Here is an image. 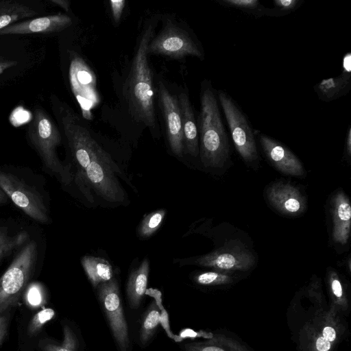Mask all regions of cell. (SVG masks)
Segmentation results:
<instances>
[{
	"mask_svg": "<svg viewBox=\"0 0 351 351\" xmlns=\"http://www.w3.org/2000/svg\"><path fill=\"white\" fill-rule=\"evenodd\" d=\"M165 214V210L160 209L146 215L138 228L139 236L148 237L153 234L161 226Z\"/></svg>",
	"mask_w": 351,
	"mask_h": 351,
	"instance_id": "25",
	"label": "cell"
},
{
	"mask_svg": "<svg viewBox=\"0 0 351 351\" xmlns=\"http://www.w3.org/2000/svg\"><path fill=\"white\" fill-rule=\"evenodd\" d=\"M28 237V234L25 231L9 236L5 229L0 228V261L23 244Z\"/></svg>",
	"mask_w": 351,
	"mask_h": 351,
	"instance_id": "24",
	"label": "cell"
},
{
	"mask_svg": "<svg viewBox=\"0 0 351 351\" xmlns=\"http://www.w3.org/2000/svg\"><path fill=\"white\" fill-rule=\"evenodd\" d=\"M270 204L280 213L297 215L306 208V200L300 191L286 182H276L267 190Z\"/></svg>",
	"mask_w": 351,
	"mask_h": 351,
	"instance_id": "13",
	"label": "cell"
},
{
	"mask_svg": "<svg viewBox=\"0 0 351 351\" xmlns=\"http://www.w3.org/2000/svg\"><path fill=\"white\" fill-rule=\"evenodd\" d=\"M0 188L27 215L42 223L48 221L47 208L36 189L17 176L1 170Z\"/></svg>",
	"mask_w": 351,
	"mask_h": 351,
	"instance_id": "8",
	"label": "cell"
},
{
	"mask_svg": "<svg viewBox=\"0 0 351 351\" xmlns=\"http://www.w3.org/2000/svg\"><path fill=\"white\" fill-rule=\"evenodd\" d=\"M304 0H274L273 8H266L265 16L282 17L298 10Z\"/></svg>",
	"mask_w": 351,
	"mask_h": 351,
	"instance_id": "27",
	"label": "cell"
},
{
	"mask_svg": "<svg viewBox=\"0 0 351 351\" xmlns=\"http://www.w3.org/2000/svg\"><path fill=\"white\" fill-rule=\"evenodd\" d=\"M69 81L72 92L85 119H90V110L99 103L96 77L84 60L73 56L69 66Z\"/></svg>",
	"mask_w": 351,
	"mask_h": 351,
	"instance_id": "9",
	"label": "cell"
},
{
	"mask_svg": "<svg viewBox=\"0 0 351 351\" xmlns=\"http://www.w3.org/2000/svg\"><path fill=\"white\" fill-rule=\"evenodd\" d=\"M322 337L330 342H333L337 337L336 330L331 326H326L322 330Z\"/></svg>",
	"mask_w": 351,
	"mask_h": 351,
	"instance_id": "34",
	"label": "cell"
},
{
	"mask_svg": "<svg viewBox=\"0 0 351 351\" xmlns=\"http://www.w3.org/2000/svg\"><path fill=\"white\" fill-rule=\"evenodd\" d=\"M154 34V25L151 21L144 27L138 39L125 90V99L131 114L150 130L157 127L152 75L147 51Z\"/></svg>",
	"mask_w": 351,
	"mask_h": 351,
	"instance_id": "1",
	"label": "cell"
},
{
	"mask_svg": "<svg viewBox=\"0 0 351 351\" xmlns=\"http://www.w3.org/2000/svg\"><path fill=\"white\" fill-rule=\"evenodd\" d=\"M158 92L169 145L174 154L182 156L184 147L182 115L178 97L173 95L162 82L158 83Z\"/></svg>",
	"mask_w": 351,
	"mask_h": 351,
	"instance_id": "11",
	"label": "cell"
},
{
	"mask_svg": "<svg viewBox=\"0 0 351 351\" xmlns=\"http://www.w3.org/2000/svg\"><path fill=\"white\" fill-rule=\"evenodd\" d=\"M342 68L343 72L351 73V53H346L343 58L342 62Z\"/></svg>",
	"mask_w": 351,
	"mask_h": 351,
	"instance_id": "36",
	"label": "cell"
},
{
	"mask_svg": "<svg viewBox=\"0 0 351 351\" xmlns=\"http://www.w3.org/2000/svg\"><path fill=\"white\" fill-rule=\"evenodd\" d=\"M16 64V62L12 61H0V74L3 73L5 70L13 66Z\"/></svg>",
	"mask_w": 351,
	"mask_h": 351,
	"instance_id": "38",
	"label": "cell"
},
{
	"mask_svg": "<svg viewBox=\"0 0 351 351\" xmlns=\"http://www.w3.org/2000/svg\"><path fill=\"white\" fill-rule=\"evenodd\" d=\"M56 312L51 308H45L38 312L32 318L29 325V331L34 334L37 332L43 326L51 320Z\"/></svg>",
	"mask_w": 351,
	"mask_h": 351,
	"instance_id": "29",
	"label": "cell"
},
{
	"mask_svg": "<svg viewBox=\"0 0 351 351\" xmlns=\"http://www.w3.org/2000/svg\"><path fill=\"white\" fill-rule=\"evenodd\" d=\"M51 1L58 5V6L62 8L66 11L69 10V6H70V2L66 0H51Z\"/></svg>",
	"mask_w": 351,
	"mask_h": 351,
	"instance_id": "39",
	"label": "cell"
},
{
	"mask_svg": "<svg viewBox=\"0 0 351 351\" xmlns=\"http://www.w3.org/2000/svg\"><path fill=\"white\" fill-rule=\"evenodd\" d=\"M9 199L6 193L0 188V204H5Z\"/></svg>",
	"mask_w": 351,
	"mask_h": 351,
	"instance_id": "40",
	"label": "cell"
},
{
	"mask_svg": "<svg viewBox=\"0 0 351 351\" xmlns=\"http://www.w3.org/2000/svg\"><path fill=\"white\" fill-rule=\"evenodd\" d=\"M147 51L148 55L154 53L176 59L186 56L204 58L203 48L198 40L185 29L170 22L166 23L156 37H153Z\"/></svg>",
	"mask_w": 351,
	"mask_h": 351,
	"instance_id": "6",
	"label": "cell"
},
{
	"mask_svg": "<svg viewBox=\"0 0 351 351\" xmlns=\"http://www.w3.org/2000/svg\"><path fill=\"white\" fill-rule=\"evenodd\" d=\"M27 300L33 306H37L40 303L41 295L37 287L32 286L29 289Z\"/></svg>",
	"mask_w": 351,
	"mask_h": 351,
	"instance_id": "32",
	"label": "cell"
},
{
	"mask_svg": "<svg viewBox=\"0 0 351 351\" xmlns=\"http://www.w3.org/2000/svg\"><path fill=\"white\" fill-rule=\"evenodd\" d=\"M315 348L317 351H328L331 348V342L324 339L322 335L319 336L315 341Z\"/></svg>",
	"mask_w": 351,
	"mask_h": 351,
	"instance_id": "33",
	"label": "cell"
},
{
	"mask_svg": "<svg viewBox=\"0 0 351 351\" xmlns=\"http://www.w3.org/2000/svg\"><path fill=\"white\" fill-rule=\"evenodd\" d=\"M217 96L237 151L245 162L252 163L257 161L258 153L256 134L247 117L228 93L218 90Z\"/></svg>",
	"mask_w": 351,
	"mask_h": 351,
	"instance_id": "5",
	"label": "cell"
},
{
	"mask_svg": "<svg viewBox=\"0 0 351 351\" xmlns=\"http://www.w3.org/2000/svg\"><path fill=\"white\" fill-rule=\"evenodd\" d=\"M72 23L69 16L58 14L14 23L0 30V35L52 33L61 31Z\"/></svg>",
	"mask_w": 351,
	"mask_h": 351,
	"instance_id": "14",
	"label": "cell"
},
{
	"mask_svg": "<svg viewBox=\"0 0 351 351\" xmlns=\"http://www.w3.org/2000/svg\"><path fill=\"white\" fill-rule=\"evenodd\" d=\"M345 154L350 158L351 156V126L349 125L345 138Z\"/></svg>",
	"mask_w": 351,
	"mask_h": 351,
	"instance_id": "35",
	"label": "cell"
},
{
	"mask_svg": "<svg viewBox=\"0 0 351 351\" xmlns=\"http://www.w3.org/2000/svg\"><path fill=\"white\" fill-rule=\"evenodd\" d=\"M261 149L269 161L280 172L293 176L304 174L302 164L298 157L280 142L271 136L256 132Z\"/></svg>",
	"mask_w": 351,
	"mask_h": 351,
	"instance_id": "12",
	"label": "cell"
},
{
	"mask_svg": "<svg viewBox=\"0 0 351 351\" xmlns=\"http://www.w3.org/2000/svg\"><path fill=\"white\" fill-rule=\"evenodd\" d=\"M221 5L239 10L254 18L265 16L266 7L259 0H216Z\"/></svg>",
	"mask_w": 351,
	"mask_h": 351,
	"instance_id": "23",
	"label": "cell"
},
{
	"mask_svg": "<svg viewBox=\"0 0 351 351\" xmlns=\"http://www.w3.org/2000/svg\"><path fill=\"white\" fill-rule=\"evenodd\" d=\"M319 99L324 102L336 100L347 95L351 89V73L341 72L337 77L324 79L313 87Z\"/></svg>",
	"mask_w": 351,
	"mask_h": 351,
	"instance_id": "18",
	"label": "cell"
},
{
	"mask_svg": "<svg viewBox=\"0 0 351 351\" xmlns=\"http://www.w3.org/2000/svg\"><path fill=\"white\" fill-rule=\"evenodd\" d=\"M178 99L182 115L184 152L196 157L199 152V136L193 106L184 91L180 93Z\"/></svg>",
	"mask_w": 351,
	"mask_h": 351,
	"instance_id": "17",
	"label": "cell"
},
{
	"mask_svg": "<svg viewBox=\"0 0 351 351\" xmlns=\"http://www.w3.org/2000/svg\"><path fill=\"white\" fill-rule=\"evenodd\" d=\"M110 10L112 15L113 20L115 23H118L120 21L121 15L125 8V1H110Z\"/></svg>",
	"mask_w": 351,
	"mask_h": 351,
	"instance_id": "30",
	"label": "cell"
},
{
	"mask_svg": "<svg viewBox=\"0 0 351 351\" xmlns=\"http://www.w3.org/2000/svg\"><path fill=\"white\" fill-rule=\"evenodd\" d=\"M254 256L248 252L236 250H217L199 257L195 263L223 271H245L254 263Z\"/></svg>",
	"mask_w": 351,
	"mask_h": 351,
	"instance_id": "15",
	"label": "cell"
},
{
	"mask_svg": "<svg viewBox=\"0 0 351 351\" xmlns=\"http://www.w3.org/2000/svg\"><path fill=\"white\" fill-rule=\"evenodd\" d=\"M27 135L44 166L58 176L62 182L69 184L71 178L69 168L62 164L57 154L61 134L49 115L40 106L34 108Z\"/></svg>",
	"mask_w": 351,
	"mask_h": 351,
	"instance_id": "3",
	"label": "cell"
},
{
	"mask_svg": "<svg viewBox=\"0 0 351 351\" xmlns=\"http://www.w3.org/2000/svg\"><path fill=\"white\" fill-rule=\"evenodd\" d=\"M161 320V311L156 302H152L144 313L140 329V341L147 344L155 334Z\"/></svg>",
	"mask_w": 351,
	"mask_h": 351,
	"instance_id": "22",
	"label": "cell"
},
{
	"mask_svg": "<svg viewBox=\"0 0 351 351\" xmlns=\"http://www.w3.org/2000/svg\"><path fill=\"white\" fill-rule=\"evenodd\" d=\"M6 331V318L0 315V343L3 339Z\"/></svg>",
	"mask_w": 351,
	"mask_h": 351,
	"instance_id": "37",
	"label": "cell"
},
{
	"mask_svg": "<svg viewBox=\"0 0 351 351\" xmlns=\"http://www.w3.org/2000/svg\"><path fill=\"white\" fill-rule=\"evenodd\" d=\"M81 263L89 281L95 288L113 278L112 266L106 259L85 256Z\"/></svg>",
	"mask_w": 351,
	"mask_h": 351,
	"instance_id": "20",
	"label": "cell"
},
{
	"mask_svg": "<svg viewBox=\"0 0 351 351\" xmlns=\"http://www.w3.org/2000/svg\"><path fill=\"white\" fill-rule=\"evenodd\" d=\"M36 12L29 5L14 1H0V30L15 22L31 18Z\"/></svg>",
	"mask_w": 351,
	"mask_h": 351,
	"instance_id": "21",
	"label": "cell"
},
{
	"mask_svg": "<svg viewBox=\"0 0 351 351\" xmlns=\"http://www.w3.org/2000/svg\"><path fill=\"white\" fill-rule=\"evenodd\" d=\"M37 260V245L27 243L0 278V313L14 305L25 290Z\"/></svg>",
	"mask_w": 351,
	"mask_h": 351,
	"instance_id": "4",
	"label": "cell"
},
{
	"mask_svg": "<svg viewBox=\"0 0 351 351\" xmlns=\"http://www.w3.org/2000/svg\"><path fill=\"white\" fill-rule=\"evenodd\" d=\"M194 280L202 285H218L231 282L232 278L223 272L207 271L196 275Z\"/></svg>",
	"mask_w": 351,
	"mask_h": 351,
	"instance_id": "28",
	"label": "cell"
},
{
	"mask_svg": "<svg viewBox=\"0 0 351 351\" xmlns=\"http://www.w3.org/2000/svg\"><path fill=\"white\" fill-rule=\"evenodd\" d=\"M119 169L110 155L93 160L80 178H85L104 199L123 202L125 193L114 175Z\"/></svg>",
	"mask_w": 351,
	"mask_h": 351,
	"instance_id": "10",
	"label": "cell"
},
{
	"mask_svg": "<svg viewBox=\"0 0 351 351\" xmlns=\"http://www.w3.org/2000/svg\"><path fill=\"white\" fill-rule=\"evenodd\" d=\"M149 264L145 259L138 267L130 274L126 287L128 302L132 308H137L147 289Z\"/></svg>",
	"mask_w": 351,
	"mask_h": 351,
	"instance_id": "19",
	"label": "cell"
},
{
	"mask_svg": "<svg viewBox=\"0 0 351 351\" xmlns=\"http://www.w3.org/2000/svg\"><path fill=\"white\" fill-rule=\"evenodd\" d=\"M201 160L206 167H222L230 155L228 136L223 124L217 90L210 81L202 83L200 111L197 121Z\"/></svg>",
	"mask_w": 351,
	"mask_h": 351,
	"instance_id": "2",
	"label": "cell"
},
{
	"mask_svg": "<svg viewBox=\"0 0 351 351\" xmlns=\"http://www.w3.org/2000/svg\"><path fill=\"white\" fill-rule=\"evenodd\" d=\"M332 239L336 243L346 244L350 233L351 206L349 199L338 191L332 199Z\"/></svg>",
	"mask_w": 351,
	"mask_h": 351,
	"instance_id": "16",
	"label": "cell"
},
{
	"mask_svg": "<svg viewBox=\"0 0 351 351\" xmlns=\"http://www.w3.org/2000/svg\"><path fill=\"white\" fill-rule=\"evenodd\" d=\"M98 298L119 351H129L130 340L118 282L115 278L100 284Z\"/></svg>",
	"mask_w": 351,
	"mask_h": 351,
	"instance_id": "7",
	"label": "cell"
},
{
	"mask_svg": "<svg viewBox=\"0 0 351 351\" xmlns=\"http://www.w3.org/2000/svg\"><path fill=\"white\" fill-rule=\"evenodd\" d=\"M330 285L333 295L337 298H341L343 297L342 285L335 271L330 273Z\"/></svg>",
	"mask_w": 351,
	"mask_h": 351,
	"instance_id": "31",
	"label": "cell"
},
{
	"mask_svg": "<svg viewBox=\"0 0 351 351\" xmlns=\"http://www.w3.org/2000/svg\"><path fill=\"white\" fill-rule=\"evenodd\" d=\"M80 342L77 333L68 324L63 326V341L60 344L47 345L45 351H80Z\"/></svg>",
	"mask_w": 351,
	"mask_h": 351,
	"instance_id": "26",
	"label": "cell"
}]
</instances>
